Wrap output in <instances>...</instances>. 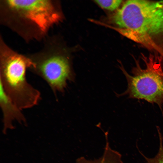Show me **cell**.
Wrapping results in <instances>:
<instances>
[{
	"label": "cell",
	"instance_id": "5b68a950",
	"mask_svg": "<svg viewBox=\"0 0 163 163\" xmlns=\"http://www.w3.org/2000/svg\"><path fill=\"white\" fill-rule=\"evenodd\" d=\"M145 67H141L136 60V66L131 70L132 75L126 71L122 65L120 67L126 78L127 88L118 95L128 96L129 98L144 100L158 105L162 113L163 104V58L159 55L142 54Z\"/></svg>",
	"mask_w": 163,
	"mask_h": 163
},
{
	"label": "cell",
	"instance_id": "52a82bcc",
	"mask_svg": "<svg viewBox=\"0 0 163 163\" xmlns=\"http://www.w3.org/2000/svg\"><path fill=\"white\" fill-rule=\"evenodd\" d=\"M106 145L103 155L99 158L88 159L83 157H80L76 161V163H123L121 154L110 147L107 133H105Z\"/></svg>",
	"mask_w": 163,
	"mask_h": 163
},
{
	"label": "cell",
	"instance_id": "277c9868",
	"mask_svg": "<svg viewBox=\"0 0 163 163\" xmlns=\"http://www.w3.org/2000/svg\"><path fill=\"white\" fill-rule=\"evenodd\" d=\"M43 41L39 50L26 54L31 63L29 69L44 79L56 95L64 91L68 82L74 80L75 75L59 36L49 35Z\"/></svg>",
	"mask_w": 163,
	"mask_h": 163
},
{
	"label": "cell",
	"instance_id": "8992f818",
	"mask_svg": "<svg viewBox=\"0 0 163 163\" xmlns=\"http://www.w3.org/2000/svg\"><path fill=\"white\" fill-rule=\"evenodd\" d=\"M0 105L3 113V133L14 128L13 122L17 121L19 123L26 126L27 120L20 109L12 101L5 92L0 83Z\"/></svg>",
	"mask_w": 163,
	"mask_h": 163
},
{
	"label": "cell",
	"instance_id": "7a4b0ae2",
	"mask_svg": "<svg viewBox=\"0 0 163 163\" xmlns=\"http://www.w3.org/2000/svg\"><path fill=\"white\" fill-rule=\"evenodd\" d=\"M113 19L120 34L163 58V1H127Z\"/></svg>",
	"mask_w": 163,
	"mask_h": 163
},
{
	"label": "cell",
	"instance_id": "9c48e42d",
	"mask_svg": "<svg viewBox=\"0 0 163 163\" xmlns=\"http://www.w3.org/2000/svg\"><path fill=\"white\" fill-rule=\"evenodd\" d=\"M94 1L101 8L111 11L117 9L123 2L120 0H95Z\"/></svg>",
	"mask_w": 163,
	"mask_h": 163
},
{
	"label": "cell",
	"instance_id": "ba28073f",
	"mask_svg": "<svg viewBox=\"0 0 163 163\" xmlns=\"http://www.w3.org/2000/svg\"><path fill=\"white\" fill-rule=\"evenodd\" d=\"M159 139V146L158 152L155 156L153 158H148L144 156L146 163H163V137L160 129L157 127Z\"/></svg>",
	"mask_w": 163,
	"mask_h": 163
},
{
	"label": "cell",
	"instance_id": "6da1fadb",
	"mask_svg": "<svg viewBox=\"0 0 163 163\" xmlns=\"http://www.w3.org/2000/svg\"><path fill=\"white\" fill-rule=\"evenodd\" d=\"M64 18L59 1L0 0V24L26 43L43 41Z\"/></svg>",
	"mask_w": 163,
	"mask_h": 163
},
{
	"label": "cell",
	"instance_id": "3957f363",
	"mask_svg": "<svg viewBox=\"0 0 163 163\" xmlns=\"http://www.w3.org/2000/svg\"><path fill=\"white\" fill-rule=\"evenodd\" d=\"M26 54L11 48L0 35V83L7 94L21 110L31 108L41 99L40 92L27 82L26 71L31 66Z\"/></svg>",
	"mask_w": 163,
	"mask_h": 163
}]
</instances>
